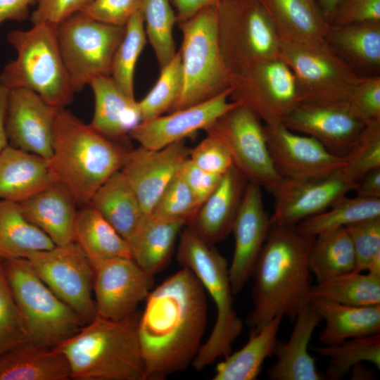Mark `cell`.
Wrapping results in <instances>:
<instances>
[{"mask_svg":"<svg viewBox=\"0 0 380 380\" xmlns=\"http://www.w3.org/2000/svg\"><path fill=\"white\" fill-rule=\"evenodd\" d=\"M138 336L144 380H162L191 365L205 331V290L189 268L172 274L147 296Z\"/></svg>","mask_w":380,"mask_h":380,"instance_id":"6da1fadb","label":"cell"},{"mask_svg":"<svg viewBox=\"0 0 380 380\" xmlns=\"http://www.w3.org/2000/svg\"><path fill=\"white\" fill-rule=\"evenodd\" d=\"M315 236L296 226L271 224L252 274L253 309L250 329H259L277 315L294 322L310 304L309 255Z\"/></svg>","mask_w":380,"mask_h":380,"instance_id":"7a4b0ae2","label":"cell"},{"mask_svg":"<svg viewBox=\"0 0 380 380\" xmlns=\"http://www.w3.org/2000/svg\"><path fill=\"white\" fill-rule=\"evenodd\" d=\"M129 151L65 108L58 110L49 162L56 181L69 190L77 203H89L97 189L121 170Z\"/></svg>","mask_w":380,"mask_h":380,"instance_id":"3957f363","label":"cell"},{"mask_svg":"<svg viewBox=\"0 0 380 380\" xmlns=\"http://www.w3.org/2000/svg\"><path fill=\"white\" fill-rule=\"evenodd\" d=\"M137 310L120 320L98 315L56 346L74 380H144Z\"/></svg>","mask_w":380,"mask_h":380,"instance_id":"277c9868","label":"cell"},{"mask_svg":"<svg viewBox=\"0 0 380 380\" xmlns=\"http://www.w3.org/2000/svg\"><path fill=\"white\" fill-rule=\"evenodd\" d=\"M177 259L182 267L195 274L216 307L213 329L192 362L196 371H201L232 353L233 343L243 331V322L234 307L228 262L213 244L189 227H183Z\"/></svg>","mask_w":380,"mask_h":380,"instance_id":"5b68a950","label":"cell"},{"mask_svg":"<svg viewBox=\"0 0 380 380\" xmlns=\"http://www.w3.org/2000/svg\"><path fill=\"white\" fill-rule=\"evenodd\" d=\"M6 39L17 56L0 73V84L8 89L32 91L58 108L70 104L75 92L60 51L56 26L32 25L27 30L9 32Z\"/></svg>","mask_w":380,"mask_h":380,"instance_id":"8992f818","label":"cell"},{"mask_svg":"<svg viewBox=\"0 0 380 380\" xmlns=\"http://www.w3.org/2000/svg\"><path fill=\"white\" fill-rule=\"evenodd\" d=\"M1 262L28 343L53 348L85 324L43 282L26 258Z\"/></svg>","mask_w":380,"mask_h":380,"instance_id":"52a82bcc","label":"cell"},{"mask_svg":"<svg viewBox=\"0 0 380 380\" xmlns=\"http://www.w3.org/2000/svg\"><path fill=\"white\" fill-rule=\"evenodd\" d=\"M217 8H205L178 23L182 33L183 86L170 112L208 101L230 88V74L217 37Z\"/></svg>","mask_w":380,"mask_h":380,"instance_id":"ba28073f","label":"cell"},{"mask_svg":"<svg viewBox=\"0 0 380 380\" xmlns=\"http://www.w3.org/2000/svg\"><path fill=\"white\" fill-rule=\"evenodd\" d=\"M217 11L220 51L230 75L280 58V39L260 0H223Z\"/></svg>","mask_w":380,"mask_h":380,"instance_id":"9c48e42d","label":"cell"},{"mask_svg":"<svg viewBox=\"0 0 380 380\" xmlns=\"http://www.w3.org/2000/svg\"><path fill=\"white\" fill-rule=\"evenodd\" d=\"M125 26L98 21L77 13L56 26L60 51L75 92L110 74Z\"/></svg>","mask_w":380,"mask_h":380,"instance_id":"30bf717a","label":"cell"},{"mask_svg":"<svg viewBox=\"0 0 380 380\" xmlns=\"http://www.w3.org/2000/svg\"><path fill=\"white\" fill-rule=\"evenodd\" d=\"M280 42V58L295 76L301 103L348 101L362 76L325 40L311 44Z\"/></svg>","mask_w":380,"mask_h":380,"instance_id":"8fae6325","label":"cell"},{"mask_svg":"<svg viewBox=\"0 0 380 380\" xmlns=\"http://www.w3.org/2000/svg\"><path fill=\"white\" fill-rule=\"evenodd\" d=\"M261 122L253 112L238 103L205 131L222 141L233 166L248 182L272 194L282 177L273 164Z\"/></svg>","mask_w":380,"mask_h":380,"instance_id":"7c38bea8","label":"cell"},{"mask_svg":"<svg viewBox=\"0 0 380 380\" xmlns=\"http://www.w3.org/2000/svg\"><path fill=\"white\" fill-rule=\"evenodd\" d=\"M230 98L253 112L265 125L284 123L301 103L295 76L277 58L230 75Z\"/></svg>","mask_w":380,"mask_h":380,"instance_id":"4fadbf2b","label":"cell"},{"mask_svg":"<svg viewBox=\"0 0 380 380\" xmlns=\"http://www.w3.org/2000/svg\"><path fill=\"white\" fill-rule=\"evenodd\" d=\"M26 259L43 282L85 324L94 319V270L75 242L32 253Z\"/></svg>","mask_w":380,"mask_h":380,"instance_id":"5bb4252c","label":"cell"},{"mask_svg":"<svg viewBox=\"0 0 380 380\" xmlns=\"http://www.w3.org/2000/svg\"><path fill=\"white\" fill-rule=\"evenodd\" d=\"M93 292L96 315L120 320L137 311L153 285V277L132 258L105 260L94 267Z\"/></svg>","mask_w":380,"mask_h":380,"instance_id":"9a60e30c","label":"cell"},{"mask_svg":"<svg viewBox=\"0 0 380 380\" xmlns=\"http://www.w3.org/2000/svg\"><path fill=\"white\" fill-rule=\"evenodd\" d=\"M342 168V167H341ZM339 169L329 175L309 178H284L272 193L271 224L296 226L320 213L353 191L355 183Z\"/></svg>","mask_w":380,"mask_h":380,"instance_id":"2e32d148","label":"cell"},{"mask_svg":"<svg viewBox=\"0 0 380 380\" xmlns=\"http://www.w3.org/2000/svg\"><path fill=\"white\" fill-rule=\"evenodd\" d=\"M264 129L273 164L281 177H322L346 164L343 156L332 153L313 137L295 132L284 124L264 125Z\"/></svg>","mask_w":380,"mask_h":380,"instance_id":"e0dca14e","label":"cell"},{"mask_svg":"<svg viewBox=\"0 0 380 380\" xmlns=\"http://www.w3.org/2000/svg\"><path fill=\"white\" fill-rule=\"evenodd\" d=\"M289 129L313 137L332 153L343 156L366 125L347 101L299 103L283 123Z\"/></svg>","mask_w":380,"mask_h":380,"instance_id":"ac0fdd59","label":"cell"},{"mask_svg":"<svg viewBox=\"0 0 380 380\" xmlns=\"http://www.w3.org/2000/svg\"><path fill=\"white\" fill-rule=\"evenodd\" d=\"M59 109L32 91L9 89L6 115L8 144L49 160Z\"/></svg>","mask_w":380,"mask_h":380,"instance_id":"d6986e66","label":"cell"},{"mask_svg":"<svg viewBox=\"0 0 380 380\" xmlns=\"http://www.w3.org/2000/svg\"><path fill=\"white\" fill-rule=\"evenodd\" d=\"M270 227V216L264 207L262 188L248 182L232 232L234 251L229 265V275L234 295L243 289L252 277Z\"/></svg>","mask_w":380,"mask_h":380,"instance_id":"ffe728a7","label":"cell"},{"mask_svg":"<svg viewBox=\"0 0 380 380\" xmlns=\"http://www.w3.org/2000/svg\"><path fill=\"white\" fill-rule=\"evenodd\" d=\"M190 151L184 140L159 149L139 146L129 151L120 171L146 216L151 213L166 186L189 158Z\"/></svg>","mask_w":380,"mask_h":380,"instance_id":"44dd1931","label":"cell"},{"mask_svg":"<svg viewBox=\"0 0 380 380\" xmlns=\"http://www.w3.org/2000/svg\"><path fill=\"white\" fill-rule=\"evenodd\" d=\"M230 94L231 88L208 101L141 122L129 136L140 146L150 149L162 148L184 140L198 131L207 129L239 103L229 101Z\"/></svg>","mask_w":380,"mask_h":380,"instance_id":"7402d4cb","label":"cell"},{"mask_svg":"<svg viewBox=\"0 0 380 380\" xmlns=\"http://www.w3.org/2000/svg\"><path fill=\"white\" fill-rule=\"evenodd\" d=\"M247 182L232 166L186 226L210 244L223 240L232 232Z\"/></svg>","mask_w":380,"mask_h":380,"instance_id":"603a6c76","label":"cell"},{"mask_svg":"<svg viewBox=\"0 0 380 380\" xmlns=\"http://www.w3.org/2000/svg\"><path fill=\"white\" fill-rule=\"evenodd\" d=\"M322 320L310 304L297 316L286 341L278 340L274 355L276 362L267 370L270 380H321L323 376L316 367L308 350L314 331Z\"/></svg>","mask_w":380,"mask_h":380,"instance_id":"cb8c5ba5","label":"cell"},{"mask_svg":"<svg viewBox=\"0 0 380 380\" xmlns=\"http://www.w3.org/2000/svg\"><path fill=\"white\" fill-rule=\"evenodd\" d=\"M77 202L62 184L56 182L19 203L25 218L41 229L55 246L73 242Z\"/></svg>","mask_w":380,"mask_h":380,"instance_id":"d4e9b609","label":"cell"},{"mask_svg":"<svg viewBox=\"0 0 380 380\" xmlns=\"http://www.w3.org/2000/svg\"><path fill=\"white\" fill-rule=\"evenodd\" d=\"M57 182L49 160L8 144L0 153V199L20 203Z\"/></svg>","mask_w":380,"mask_h":380,"instance_id":"484cf974","label":"cell"},{"mask_svg":"<svg viewBox=\"0 0 380 380\" xmlns=\"http://www.w3.org/2000/svg\"><path fill=\"white\" fill-rule=\"evenodd\" d=\"M89 85L94 97L89 125L96 132L118 141L141 122L138 101L125 94L110 75L99 77Z\"/></svg>","mask_w":380,"mask_h":380,"instance_id":"4316f807","label":"cell"},{"mask_svg":"<svg viewBox=\"0 0 380 380\" xmlns=\"http://www.w3.org/2000/svg\"><path fill=\"white\" fill-rule=\"evenodd\" d=\"M281 41L311 44L324 41L329 27L317 0H260Z\"/></svg>","mask_w":380,"mask_h":380,"instance_id":"83f0119b","label":"cell"},{"mask_svg":"<svg viewBox=\"0 0 380 380\" xmlns=\"http://www.w3.org/2000/svg\"><path fill=\"white\" fill-rule=\"evenodd\" d=\"M324 39L358 75H379L380 21L329 25Z\"/></svg>","mask_w":380,"mask_h":380,"instance_id":"f1b7e54d","label":"cell"},{"mask_svg":"<svg viewBox=\"0 0 380 380\" xmlns=\"http://www.w3.org/2000/svg\"><path fill=\"white\" fill-rule=\"evenodd\" d=\"M88 204L97 210L129 246L147 217L120 170L97 189Z\"/></svg>","mask_w":380,"mask_h":380,"instance_id":"f546056e","label":"cell"},{"mask_svg":"<svg viewBox=\"0 0 380 380\" xmlns=\"http://www.w3.org/2000/svg\"><path fill=\"white\" fill-rule=\"evenodd\" d=\"M310 304L324 321L319 340L324 346L380 333V304L355 306L314 298Z\"/></svg>","mask_w":380,"mask_h":380,"instance_id":"4dcf8cb0","label":"cell"},{"mask_svg":"<svg viewBox=\"0 0 380 380\" xmlns=\"http://www.w3.org/2000/svg\"><path fill=\"white\" fill-rule=\"evenodd\" d=\"M70 370L56 347L25 343L0 355V380H69Z\"/></svg>","mask_w":380,"mask_h":380,"instance_id":"1f68e13d","label":"cell"},{"mask_svg":"<svg viewBox=\"0 0 380 380\" xmlns=\"http://www.w3.org/2000/svg\"><path fill=\"white\" fill-rule=\"evenodd\" d=\"M284 317L277 315L259 329L250 330L246 344L217 365L213 380H255L265 360L274 355Z\"/></svg>","mask_w":380,"mask_h":380,"instance_id":"d6a6232c","label":"cell"},{"mask_svg":"<svg viewBox=\"0 0 380 380\" xmlns=\"http://www.w3.org/2000/svg\"><path fill=\"white\" fill-rule=\"evenodd\" d=\"M73 242L93 267L107 259L132 258L129 243L89 204L77 210Z\"/></svg>","mask_w":380,"mask_h":380,"instance_id":"836d02e7","label":"cell"},{"mask_svg":"<svg viewBox=\"0 0 380 380\" xmlns=\"http://www.w3.org/2000/svg\"><path fill=\"white\" fill-rule=\"evenodd\" d=\"M186 224L148 215L130 243L132 258L146 272L163 271L172 255L176 241Z\"/></svg>","mask_w":380,"mask_h":380,"instance_id":"e575fe53","label":"cell"},{"mask_svg":"<svg viewBox=\"0 0 380 380\" xmlns=\"http://www.w3.org/2000/svg\"><path fill=\"white\" fill-rule=\"evenodd\" d=\"M55 244L28 221L18 203L0 199V260L26 258Z\"/></svg>","mask_w":380,"mask_h":380,"instance_id":"d590c367","label":"cell"},{"mask_svg":"<svg viewBox=\"0 0 380 380\" xmlns=\"http://www.w3.org/2000/svg\"><path fill=\"white\" fill-rule=\"evenodd\" d=\"M308 262L317 283L354 272L355 255L346 228L334 229L316 236Z\"/></svg>","mask_w":380,"mask_h":380,"instance_id":"8d00e7d4","label":"cell"},{"mask_svg":"<svg viewBox=\"0 0 380 380\" xmlns=\"http://www.w3.org/2000/svg\"><path fill=\"white\" fill-rule=\"evenodd\" d=\"M310 300L367 306L380 304V276L351 272L312 285Z\"/></svg>","mask_w":380,"mask_h":380,"instance_id":"74e56055","label":"cell"},{"mask_svg":"<svg viewBox=\"0 0 380 380\" xmlns=\"http://www.w3.org/2000/svg\"><path fill=\"white\" fill-rule=\"evenodd\" d=\"M380 217V198L345 196L327 210L296 225L304 234L316 236L325 232Z\"/></svg>","mask_w":380,"mask_h":380,"instance_id":"f35d334b","label":"cell"},{"mask_svg":"<svg viewBox=\"0 0 380 380\" xmlns=\"http://www.w3.org/2000/svg\"><path fill=\"white\" fill-rule=\"evenodd\" d=\"M312 350L329 359L326 377L329 380L342 379L362 362L380 368V333L350 338L336 345L312 347Z\"/></svg>","mask_w":380,"mask_h":380,"instance_id":"ab89813d","label":"cell"},{"mask_svg":"<svg viewBox=\"0 0 380 380\" xmlns=\"http://www.w3.org/2000/svg\"><path fill=\"white\" fill-rule=\"evenodd\" d=\"M147 39L160 68L166 65L176 53L173 29L177 23L170 0H141V8Z\"/></svg>","mask_w":380,"mask_h":380,"instance_id":"60d3db41","label":"cell"},{"mask_svg":"<svg viewBox=\"0 0 380 380\" xmlns=\"http://www.w3.org/2000/svg\"><path fill=\"white\" fill-rule=\"evenodd\" d=\"M146 42L144 19L139 10L125 26V34L115 53L110 74L118 87L132 98H134L136 64Z\"/></svg>","mask_w":380,"mask_h":380,"instance_id":"b9f144b4","label":"cell"},{"mask_svg":"<svg viewBox=\"0 0 380 380\" xmlns=\"http://www.w3.org/2000/svg\"><path fill=\"white\" fill-rule=\"evenodd\" d=\"M183 86V74L180 51L160 68V76L152 89L138 106L141 122L151 120L170 111L179 99Z\"/></svg>","mask_w":380,"mask_h":380,"instance_id":"7bdbcfd3","label":"cell"},{"mask_svg":"<svg viewBox=\"0 0 380 380\" xmlns=\"http://www.w3.org/2000/svg\"><path fill=\"white\" fill-rule=\"evenodd\" d=\"M201 205L179 170L162 192L150 215L180 221L186 225L194 218Z\"/></svg>","mask_w":380,"mask_h":380,"instance_id":"ee69618b","label":"cell"},{"mask_svg":"<svg viewBox=\"0 0 380 380\" xmlns=\"http://www.w3.org/2000/svg\"><path fill=\"white\" fill-rule=\"evenodd\" d=\"M345 175L355 182L367 172L380 168V122L367 125L343 156Z\"/></svg>","mask_w":380,"mask_h":380,"instance_id":"f6af8a7d","label":"cell"},{"mask_svg":"<svg viewBox=\"0 0 380 380\" xmlns=\"http://www.w3.org/2000/svg\"><path fill=\"white\" fill-rule=\"evenodd\" d=\"M355 255L354 272L380 276V217L346 226Z\"/></svg>","mask_w":380,"mask_h":380,"instance_id":"bcb514c9","label":"cell"},{"mask_svg":"<svg viewBox=\"0 0 380 380\" xmlns=\"http://www.w3.org/2000/svg\"><path fill=\"white\" fill-rule=\"evenodd\" d=\"M25 343V330L0 260V355Z\"/></svg>","mask_w":380,"mask_h":380,"instance_id":"7dc6e473","label":"cell"},{"mask_svg":"<svg viewBox=\"0 0 380 380\" xmlns=\"http://www.w3.org/2000/svg\"><path fill=\"white\" fill-rule=\"evenodd\" d=\"M348 103L366 125L380 122V76H362Z\"/></svg>","mask_w":380,"mask_h":380,"instance_id":"c3c4849f","label":"cell"},{"mask_svg":"<svg viewBox=\"0 0 380 380\" xmlns=\"http://www.w3.org/2000/svg\"><path fill=\"white\" fill-rule=\"evenodd\" d=\"M189 159L201 169L218 175H222L233 166L224 145L211 134H207L197 146L191 148Z\"/></svg>","mask_w":380,"mask_h":380,"instance_id":"681fc988","label":"cell"},{"mask_svg":"<svg viewBox=\"0 0 380 380\" xmlns=\"http://www.w3.org/2000/svg\"><path fill=\"white\" fill-rule=\"evenodd\" d=\"M141 8V0H93L80 13L103 23L125 26Z\"/></svg>","mask_w":380,"mask_h":380,"instance_id":"f907efd6","label":"cell"},{"mask_svg":"<svg viewBox=\"0 0 380 380\" xmlns=\"http://www.w3.org/2000/svg\"><path fill=\"white\" fill-rule=\"evenodd\" d=\"M369 21H380V0H340L329 24L342 26Z\"/></svg>","mask_w":380,"mask_h":380,"instance_id":"816d5d0a","label":"cell"},{"mask_svg":"<svg viewBox=\"0 0 380 380\" xmlns=\"http://www.w3.org/2000/svg\"><path fill=\"white\" fill-rule=\"evenodd\" d=\"M93 0H37L30 14L32 25L48 23L57 26L71 15L81 12Z\"/></svg>","mask_w":380,"mask_h":380,"instance_id":"f5cc1de1","label":"cell"},{"mask_svg":"<svg viewBox=\"0 0 380 380\" xmlns=\"http://www.w3.org/2000/svg\"><path fill=\"white\" fill-rule=\"evenodd\" d=\"M179 172L201 204L215 189L222 176L201 169L189 158L182 163Z\"/></svg>","mask_w":380,"mask_h":380,"instance_id":"db71d44e","label":"cell"},{"mask_svg":"<svg viewBox=\"0 0 380 380\" xmlns=\"http://www.w3.org/2000/svg\"><path fill=\"white\" fill-rule=\"evenodd\" d=\"M37 0H0V25L5 21L22 22L30 18V8Z\"/></svg>","mask_w":380,"mask_h":380,"instance_id":"11a10c76","label":"cell"},{"mask_svg":"<svg viewBox=\"0 0 380 380\" xmlns=\"http://www.w3.org/2000/svg\"><path fill=\"white\" fill-rule=\"evenodd\" d=\"M223 0H170L177 23L193 17L203 9L218 5Z\"/></svg>","mask_w":380,"mask_h":380,"instance_id":"9f6ffc18","label":"cell"},{"mask_svg":"<svg viewBox=\"0 0 380 380\" xmlns=\"http://www.w3.org/2000/svg\"><path fill=\"white\" fill-rule=\"evenodd\" d=\"M356 196L380 198V168L371 170L360 177L355 184Z\"/></svg>","mask_w":380,"mask_h":380,"instance_id":"6f0895ef","label":"cell"},{"mask_svg":"<svg viewBox=\"0 0 380 380\" xmlns=\"http://www.w3.org/2000/svg\"><path fill=\"white\" fill-rule=\"evenodd\" d=\"M9 89L0 84V153L8 144L6 132V115Z\"/></svg>","mask_w":380,"mask_h":380,"instance_id":"680465c9","label":"cell"},{"mask_svg":"<svg viewBox=\"0 0 380 380\" xmlns=\"http://www.w3.org/2000/svg\"><path fill=\"white\" fill-rule=\"evenodd\" d=\"M339 1L340 0H317L328 22Z\"/></svg>","mask_w":380,"mask_h":380,"instance_id":"91938a15","label":"cell"}]
</instances>
